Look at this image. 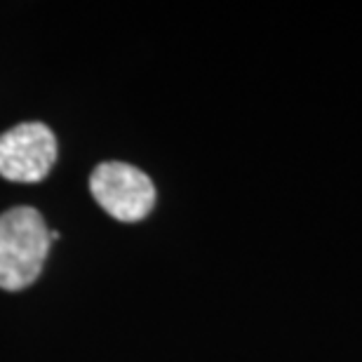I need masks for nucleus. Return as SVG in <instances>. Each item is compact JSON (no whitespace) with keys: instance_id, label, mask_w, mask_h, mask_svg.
<instances>
[{"instance_id":"obj_2","label":"nucleus","mask_w":362,"mask_h":362,"mask_svg":"<svg viewBox=\"0 0 362 362\" xmlns=\"http://www.w3.org/2000/svg\"><path fill=\"white\" fill-rule=\"evenodd\" d=\"M90 193L113 219L134 223L156 207V186L146 172L127 163H101L90 175Z\"/></svg>"},{"instance_id":"obj_1","label":"nucleus","mask_w":362,"mask_h":362,"mask_svg":"<svg viewBox=\"0 0 362 362\" xmlns=\"http://www.w3.org/2000/svg\"><path fill=\"white\" fill-rule=\"evenodd\" d=\"M49 245V230L38 209L12 207L0 214V287L19 292L38 280Z\"/></svg>"},{"instance_id":"obj_3","label":"nucleus","mask_w":362,"mask_h":362,"mask_svg":"<svg viewBox=\"0 0 362 362\" xmlns=\"http://www.w3.org/2000/svg\"><path fill=\"white\" fill-rule=\"evenodd\" d=\"M57 160L54 132L42 122H21L0 134V177L17 184L42 181Z\"/></svg>"}]
</instances>
